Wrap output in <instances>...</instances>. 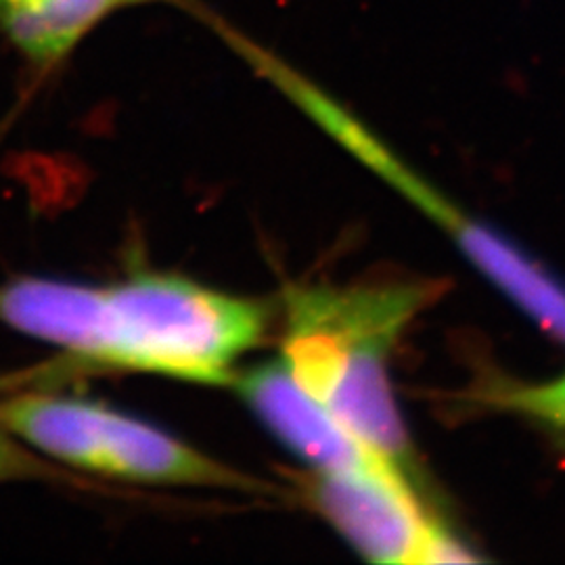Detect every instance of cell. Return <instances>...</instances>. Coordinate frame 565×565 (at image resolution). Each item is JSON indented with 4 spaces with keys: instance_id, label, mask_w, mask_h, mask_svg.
<instances>
[{
    "instance_id": "8",
    "label": "cell",
    "mask_w": 565,
    "mask_h": 565,
    "mask_svg": "<svg viewBox=\"0 0 565 565\" xmlns=\"http://www.w3.org/2000/svg\"><path fill=\"white\" fill-rule=\"evenodd\" d=\"M44 476H53V471L32 452H28L20 440L0 425V482L34 480Z\"/></svg>"
},
{
    "instance_id": "9",
    "label": "cell",
    "mask_w": 565,
    "mask_h": 565,
    "mask_svg": "<svg viewBox=\"0 0 565 565\" xmlns=\"http://www.w3.org/2000/svg\"><path fill=\"white\" fill-rule=\"evenodd\" d=\"M116 4H135V2H151V0H114Z\"/></svg>"
},
{
    "instance_id": "4",
    "label": "cell",
    "mask_w": 565,
    "mask_h": 565,
    "mask_svg": "<svg viewBox=\"0 0 565 565\" xmlns=\"http://www.w3.org/2000/svg\"><path fill=\"white\" fill-rule=\"evenodd\" d=\"M0 425L49 459L114 480L247 492L263 488L158 425L97 401L18 394L0 401Z\"/></svg>"
},
{
    "instance_id": "7",
    "label": "cell",
    "mask_w": 565,
    "mask_h": 565,
    "mask_svg": "<svg viewBox=\"0 0 565 565\" xmlns=\"http://www.w3.org/2000/svg\"><path fill=\"white\" fill-rule=\"evenodd\" d=\"M114 7V0H0V32L30 65L53 70Z\"/></svg>"
},
{
    "instance_id": "1",
    "label": "cell",
    "mask_w": 565,
    "mask_h": 565,
    "mask_svg": "<svg viewBox=\"0 0 565 565\" xmlns=\"http://www.w3.org/2000/svg\"><path fill=\"white\" fill-rule=\"evenodd\" d=\"M0 323L82 363L228 385L263 342L268 308L166 273L114 285L20 277L0 285Z\"/></svg>"
},
{
    "instance_id": "5",
    "label": "cell",
    "mask_w": 565,
    "mask_h": 565,
    "mask_svg": "<svg viewBox=\"0 0 565 565\" xmlns=\"http://www.w3.org/2000/svg\"><path fill=\"white\" fill-rule=\"evenodd\" d=\"M306 499L373 564H467L480 557L431 511L434 503L401 471L321 473Z\"/></svg>"
},
{
    "instance_id": "3",
    "label": "cell",
    "mask_w": 565,
    "mask_h": 565,
    "mask_svg": "<svg viewBox=\"0 0 565 565\" xmlns=\"http://www.w3.org/2000/svg\"><path fill=\"white\" fill-rule=\"evenodd\" d=\"M214 30L221 32L228 46L235 49L264 81L273 82L289 102L324 130V135L396 189L404 200L419 207L431 223L438 224L478 273L509 302L515 303L527 319L539 324L541 331L565 343V285L543 264L527 256L520 245L509 242L503 233L445 198L317 82L306 78L287 61L266 51L263 44L247 39L223 20L214 21Z\"/></svg>"
},
{
    "instance_id": "6",
    "label": "cell",
    "mask_w": 565,
    "mask_h": 565,
    "mask_svg": "<svg viewBox=\"0 0 565 565\" xmlns=\"http://www.w3.org/2000/svg\"><path fill=\"white\" fill-rule=\"evenodd\" d=\"M228 385L235 387L258 422L315 471L396 469L317 401L296 380L282 356L245 369L239 375L233 373Z\"/></svg>"
},
{
    "instance_id": "2",
    "label": "cell",
    "mask_w": 565,
    "mask_h": 565,
    "mask_svg": "<svg viewBox=\"0 0 565 565\" xmlns=\"http://www.w3.org/2000/svg\"><path fill=\"white\" fill-rule=\"evenodd\" d=\"M438 296L431 282L287 294L281 356L296 380L425 497L429 484L390 384V352Z\"/></svg>"
}]
</instances>
